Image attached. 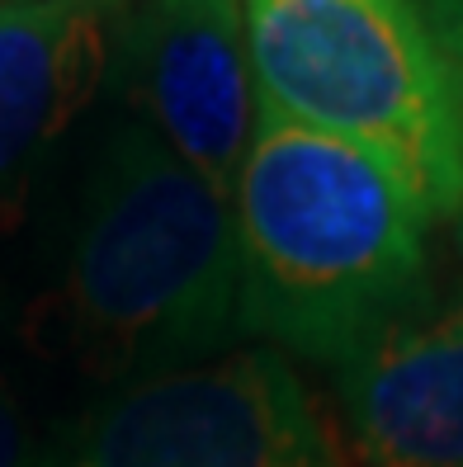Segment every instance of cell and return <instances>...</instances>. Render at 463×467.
Returning a JSON list of instances; mask_svg holds the SVG:
<instances>
[{"mask_svg":"<svg viewBox=\"0 0 463 467\" xmlns=\"http://www.w3.org/2000/svg\"><path fill=\"white\" fill-rule=\"evenodd\" d=\"M47 227L29 336L62 364L123 388L241 340L232 199L119 104L80 132Z\"/></svg>","mask_w":463,"mask_h":467,"instance_id":"6da1fadb","label":"cell"},{"mask_svg":"<svg viewBox=\"0 0 463 467\" xmlns=\"http://www.w3.org/2000/svg\"><path fill=\"white\" fill-rule=\"evenodd\" d=\"M430 223L388 161L260 109L232 184L241 340L345 364L426 297Z\"/></svg>","mask_w":463,"mask_h":467,"instance_id":"7a4b0ae2","label":"cell"},{"mask_svg":"<svg viewBox=\"0 0 463 467\" xmlns=\"http://www.w3.org/2000/svg\"><path fill=\"white\" fill-rule=\"evenodd\" d=\"M260 109L341 137L430 217L463 208V76L416 0H241Z\"/></svg>","mask_w":463,"mask_h":467,"instance_id":"3957f363","label":"cell"},{"mask_svg":"<svg viewBox=\"0 0 463 467\" xmlns=\"http://www.w3.org/2000/svg\"><path fill=\"white\" fill-rule=\"evenodd\" d=\"M62 467H350V453L289 354L241 345L109 388Z\"/></svg>","mask_w":463,"mask_h":467,"instance_id":"277c9868","label":"cell"},{"mask_svg":"<svg viewBox=\"0 0 463 467\" xmlns=\"http://www.w3.org/2000/svg\"><path fill=\"white\" fill-rule=\"evenodd\" d=\"M109 90L232 199L260 119L241 0H132L114 34Z\"/></svg>","mask_w":463,"mask_h":467,"instance_id":"5b68a950","label":"cell"},{"mask_svg":"<svg viewBox=\"0 0 463 467\" xmlns=\"http://www.w3.org/2000/svg\"><path fill=\"white\" fill-rule=\"evenodd\" d=\"M132 0H0V227L19 223L114 67Z\"/></svg>","mask_w":463,"mask_h":467,"instance_id":"8992f818","label":"cell"},{"mask_svg":"<svg viewBox=\"0 0 463 467\" xmlns=\"http://www.w3.org/2000/svg\"><path fill=\"white\" fill-rule=\"evenodd\" d=\"M336 406L360 467H463V293L421 297L336 364Z\"/></svg>","mask_w":463,"mask_h":467,"instance_id":"52a82bcc","label":"cell"},{"mask_svg":"<svg viewBox=\"0 0 463 467\" xmlns=\"http://www.w3.org/2000/svg\"><path fill=\"white\" fill-rule=\"evenodd\" d=\"M0 467H62L43 444L38 420L29 416L24 392L5 368H0Z\"/></svg>","mask_w":463,"mask_h":467,"instance_id":"ba28073f","label":"cell"},{"mask_svg":"<svg viewBox=\"0 0 463 467\" xmlns=\"http://www.w3.org/2000/svg\"><path fill=\"white\" fill-rule=\"evenodd\" d=\"M430 29L445 43V52L463 67V0H430Z\"/></svg>","mask_w":463,"mask_h":467,"instance_id":"9c48e42d","label":"cell"}]
</instances>
